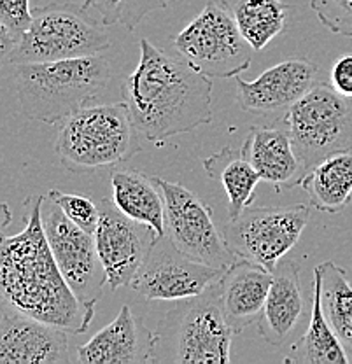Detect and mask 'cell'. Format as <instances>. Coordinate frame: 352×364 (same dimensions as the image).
<instances>
[{"instance_id": "4dcf8cb0", "label": "cell", "mask_w": 352, "mask_h": 364, "mask_svg": "<svg viewBox=\"0 0 352 364\" xmlns=\"http://www.w3.org/2000/svg\"><path fill=\"white\" fill-rule=\"evenodd\" d=\"M16 44V37L13 36V32L0 20V67L11 63V56H13Z\"/></svg>"}, {"instance_id": "5b68a950", "label": "cell", "mask_w": 352, "mask_h": 364, "mask_svg": "<svg viewBox=\"0 0 352 364\" xmlns=\"http://www.w3.org/2000/svg\"><path fill=\"white\" fill-rule=\"evenodd\" d=\"M111 48L107 25L82 4H48L33 9L32 21L18 39L11 65L58 62L102 55Z\"/></svg>"}, {"instance_id": "ac0fdd59", "label": "cell", "mask_w": 352, "mask_h": 364, "mask_svg": "<svg viewBox=\"0 0 352 364\" xmlns=\"http://www.w3.org/2000/svg\"><path fill=\"white\" fill-rule=\"evenodd\" d=\"M272 279L274 272L242 257L223 273L219 279L221 309L235 335L258 322Z\"/></svg>"}, {"instance_id": "ffe728a7", "label": "cell", "mask_w": 352, "mask_h": 364, "mask_svg": "<svg viewBox=\"0 0 352 364\" xmlns=\"http://www.w3.org/2000/svg\"><path fill=\"white\" fill-rule=\"evenodd\" d=\"M112 203L127 218L151 226L158 235H165V202L156 177L134 168L112 170Z\"/></svg>"}, {"instance_id": "8fae6325", "label": "cell", "mask_w": 352, "mask_h": 364, "mask_svg": "<svg viewBox=\"0 0 352 364\" xmlns=\"http://www.w3.org/2000/svg\"><path fill=\"white\" fill-rule=\"evenodd\" d=\"M41 219L56 264L72 293L86 306H95L107 284L95 235L72 223L49 195L43 198Z\"/></svg>"}, {"instance_id": "603a6c76", "label": "cell", "mask_w": 352, "mask_h": 364, "mask_svg": "<svg viewBox=\"0 0 352 364\" xmlns=\"http://www.w3.org/2000/svg\"><path fill=\"white\" fill-rule=\"evenodd\" d=\"M207 177L223 186L228 198V219H235L255 202L261 181L245 154L232 147H223L202 161Z\"/></svg>"}, {"instance_id": "484cf974", "label": "cell", "mask_w": 352, "mask_h": 364, "mask_svg": "<svg viewBox=\"0 0 352 364\" xmlns=\"http://www.w3.org/2000/svg\"><path fill=\"white\" fill-rule=\"evenodd\" d=\"M170 0H81L107 26L121 25L134 32L154 11L165 9Z\"/></svg>"}, {"instance_id": "d4e9b609", "label": "cell", "mask_w": 352, "mask_h": 364, "mask_svg": "<svg viewBox=\"0 0 352 364\" xmlns=\"http://www.w3.org/2000/svg\"><path fill=\"white\" fill-rule=\"evenodd\" d=\"M321 272L323 310L347 354L352 355V284L347 272L335 261L317 264Z\"/></svg>"}, {"instance_id": "7402d4cb", "label": "cell", "mask_w": 352, "mask_h": 364, "mask_svg": "<svg viewBox=\"0 0 352 364\" xmlns=\"http://www.w3.org/2000/svg\"><path fill=\"white\" fill-rule=\"evenodd\" d=\"M302 189L310 207L336 214L352 200V151L324 158L305 173Z\"/></svg>"}, {"instance_id": "6da1fadb", "label": "cell", "mask_w": 352, "mask_h": 364, "mask_svg": "<svg viewBox=\"0 0 352 364\" xmlns=\"http://www.w3.org/2000/svg\"><path fill=\"white\" fill-rule=\"evenodd\" d=\"M43 198L25 200L23 230L0 242V312L81 335L92 324L95 306L79 301L56 264L41 219Z\"/></svg>"}, {"instance_id": "f1b7e54d", "label": "cell", "mask_w": 352, "mask_h": 364, "mask_svg": "<svg viewBox=\"0 0 352 364\" xmlns=\"http://www.w3.org/2000/svg\"><path fill=\"white\" fill-rule=\"evenodd\" d=\"M32 16L33 11L30 9V0H0V20L16 39H20L28 28Z\"/></svg>"}, {"instance_id": "30bf717a", "label": "cell", "mask_w": 352, "mask_h": 364, "mask_svg": "<svg viewBox=\"0 0 352 364\" xmlns=\"http://www.w3.org/2000/svg\"><path fill=\"white\" fill-rule=\"evenodd\" d=\"M165 202V235L184 254L226 272L240 257L212 219V208L183 184L156 177Z\"/></svg>"}, {"instance_id": "7c38bea8", "label": "cell", "mask_w": 352, "mask_h": 364, "mask_svg": "<svg viewBox=\"0 0 352 364\" xmlns=\"http://www.w3.org/2000/svg\"><path fill=\"white\" fill-rule=\"evenodd\" d=\"M223 270L193 259L161 235L147 254L132 287L147 301H181L206 293L223 277Z\"/></svg>"}, {"instance_id": "9a60e30c", "label": "cell", "mask_w": 352, "mask_h": 364, "mask_svg": "<svg viewBox=\"0 0 352 364\" xmlns=\"http://www.w3.org/2000/svg\"><path fill=\"white\" fill-rule=\"evenodd\" d=\"M160 335L151 331L123 305L117 316L98 333L78 347L81 364H149L156 363Z\"/></svg>"}, {"instance_id": "f546056e", "label": "cell", "mask_w": 352, "mask_h": 364, "mask_svg": "<svg viewBox=\"0 0 352 364\" xmlns=\"http://www.w3.org/2000/svg\"><path fill=\"white\" fill-rule=\"evenodd\" d=\"M329 82L340 95L352 98V53L335 60L329 72Z\"/></svg>"}, {"instance_id": "7a4b0ae2", "label": "cell", "mask_w": 352, "mask_h": 364, "mask_svg": "<svg viewBox=\"0 0 352 364\" xmlns=\"http://www.w3.org/2000/svg\"><path fill=\"white\" fill-rule=\"evenodd\" d=\"M121 98L142 139L156 146L209 124L214 117L209 75L149 39L141 41V58L121 82Z\"/></svg>"}, {"instance_id": "e0dca14e", "label": "cell", "mask_w": 352, "mask_h": 364, "mask_svg": "<svg viewBox=\"0 0 352 364\" xmlns=\"http://www.w3.org/2000/svg\"><path fill=\"white\" fill-rule=\"evenodd\" d=\"M242 153L255 166L260 179L274 186L277 191L300 186L306 173L286 124L251 127L245 135Z\"/></svg>"}, {"instance_id": "83f0119b", "label": "cell", "mask_w": 352, "mask_h": 364, "mask_svg": "<svg viewBox=\"0 0 352 364\" xmlns=\"http://www.w3.org/2000/svg\"><path fill=\"white\" fill-rule=\"evenodd\" d=\"M310 9L329 32L352 39V0H310Z\"/></svg>"}, {"instance_id": "1f68e13d", "label": "cell", "mask_w": 352, "mask_h": 364, "mask_svg": "<svg viewBox=\"0 0 352 364\" xmlns=\"http://www.w3.org/2000/svg\"><path fill=\"white\" fill-rule=\"evenodd\" d=\"M13 221V212H11L9 205L0 202V242L6 237V231Z\"/></svg>"}, {"instance_id": "277c9868", "label": "cell", "mask_w": 352, "mask_h": 364, "mask_svg": "<svg viewBox=\"0 0 352 364\" xmlns=\"http://www.w3.org/2000/svg\"><path fill=\"white\" fill-rule=\"evenodd\" d=\"M58 127L56 156L70 172L109 168L142 151L144 139L123 100L86 105Z\"/></svg>"}, {"instance_id": "2e32d148", "label": "cell", "mask_w": 352, "mask_h": 364, "mask_svg": "<svg viewBox=\"0 0 352 364\" xmlns=\"http://www.w3.org/2000/svg\"><path fill=\"white\" fill-rule=\"evenodd\" d=\"M69 331L39 318L2 316L0 318V364L70 363Z\"/></svg>"}, {"instance_id": "8992f818", "label": "cell", "mask_w": 352, "mask_h": 364, "mask_svg": "<svg viewBox=\"0 0 352 364\" xmlns=\"http://www.w3.org/2000/svg\"><path fill=\"white\" fill-rule=\"evenodd\" d=\"M306 172L336 153L352 151V98L326 82L304 95L281 119Z\"/></svg>"}, {"instance_id": "52a82bcc", "label": "cell", "mask_w": 352, "mask_h": 364, "mask_svg": "<svg viewBox=\"0 0 352 364\" xmlns=\"http://www.w3.org/2000/svg\"><path fill=\"white\" fill-rule=\"evenodd\" d=\"M174 46L184 62L210 79L237 77L251 67L256 49L245 41L221 4L209 2L176 37Z\"/></svg>"}, {"instance_id": "4316f807", "label": "cell", "mask_w": 352, "mask_h": 364, "mask_svg": "<svg viewBox=\"0 0 352 364\" xmlns=\"http://www.w3.org/2000/svg\"><path fill=\"white\" fill-rule=\"evenodd\" d=\"M56 203L60 205L67 218L72 223H75L79 228H82L88 233L97 231L98 221H100V208L98 203L92 202L88 196L78 195V193H63L60 189H51L48 193Z\"/></svg>"}, {"instance_id": "cb8c5ba5", "label": "cell", "mask_w": 352, "mask_h": 364, "mask_svg": "<svg viewBox=\"0 0 352 364\" xmlns=\"http://www.w3.org/2000/svg\"><path fill=\"white\" fill-rule=\"evenodd\" d=\"M249 44L261 51L286 32L293 11L284 0H219Z\"/></svg>"}, {"instance_id": "3957f363", "label": "cell", "mask_w": 352, "mask_h": 364, "mask_svg": "<svg viewBox=\"0 0 352 364\" xmlns=\"http://www.w3.org/2000/svg\"><path fill=\"white\" fill-rule=\"evenodd\" d=\"M13 67L21 114L46 124H60L70 114L95 104L114 79L111 62L100 55Z\"/></svg>"}, {"instance_id": "44dd1931", "label": "cell", "mask_w": 352, "mask_h": 364, "mask_svg": "<svg viewBox=\"0 0 352 364\" xmlns=\"http://www.w3.org/2000/svg\"><path fill=\"white\" fill-rule=\"evenodd\" d=\"M321 272L314 268L312 280V316L309 328L300 340L291 345L289 352L284 358L286 364H347L351 355L343 348L342 341L336 336L335 329L329 324L323 310L321 299Z\"/></svg>"}, {"instance_id": "d6986e66", "label": "cell", "mask_w": 352, "mask_h": 364, "mask_svg": "<svg viewBox=\"0 0 352 364\" xmlns=\"http://www.w3.org/2000/svg\"><path fill=\"white\" fill-rule=\"evenodd\" d=\"M305 314L300 267L293 259H281L274 270L270 291L258 318L260 336L272 347H282Z\"/></svg>"}, {"instance_id": "9c48e42d", "label": "cell", "mask_w": 352, "mask_h": 364, "mask_svg": "<svg viewBox=\"0 0 352 364\" xmlns=\"http://www.w3.org/2000/svg\"><path fill=\"white\" fill-rule=\"evenodd\" d=\"M165 321L174 326V363H232L235 333L223 314L219 280L206 293L181 299V305Z\"/></svg>"}, {"instance_id": "ba28073f", "label": "cell", "mask_w": 352, "mask_h": 364, "mask_svg": "<svg viewBox=\"0 0 352 364\" xmlns=\"http://www.w3.org/2000/svg\"><path fill=\"white\" fill-rule=\"evenodd\" d=\"M309 219L310 207L305 203L249 205L238 218L223 226V235L238 257L274 272L279 261L300 242Z\"/></svg>"}, {"instance_id": "5bb4252c", "label": "cell", "mask_w": 352, "mask_h": 364, "mask_svg": "<svg viewBox=\"0 0 352 364\" xmlns=\"http://www.w3.org/2000/svg\"><path fill=\"white\" fill-rule=\"evenodd\" d=\"M321 82L316 62L305 56L284 60L267 68L255 81L235 77V98L242 111L256 116L286 112Z\"/></svg>"}, {"instance_id": "4fadbf2b", "label": "cell", "mask_w": 352, "mask_h": 364, "mask_svg": "<svg viewBox=\"0 0 352 364\" xmlns=\"http://www.w3.org/2000/svg\"><path fill=\"white\" fill-rule=\"evenodd\" d=\"M100 221L95 231L98 256L111 289L132 286L160 235L151 226L127 218L112 200H100Z\"/></svg>"}]
</instances>
